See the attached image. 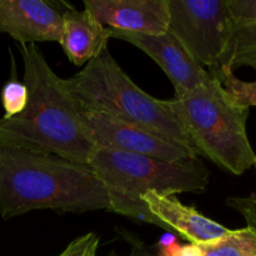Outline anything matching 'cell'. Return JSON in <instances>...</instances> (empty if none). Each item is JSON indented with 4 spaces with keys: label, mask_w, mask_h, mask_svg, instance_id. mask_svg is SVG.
Returning <instances> with one entry per match:
<instances>
[{
    "label": "cell",
    "mask_w": 256,
    "mask_h": 256,
    "mask_svg": "<svg viewBox=\"0 0 256 256\" xmlns=\"http://www.w3.org/2000/svg\"><path fill=\"white\" fill-rule=\"evenodd\" d=\"M28 102L16 116L0 119V144L89 164L98 146L80 122L64 79L34 44H19Z\"/></svg>",
    "instance_id": "cell-1"
},
{
    "label": "cell",
    "mask_w": 256,
    "mask_h": 256,
    "mask_svg": "<svg viewBox=\"0 0 256 256\" xmlns=\"http://www.w3.org/2000/svg\"><path fill=\"white\" fill-rule=\"evenodd\" d=\"M32 210L110 212V202L89 165L0 144V216L8 220Z\"/></svg>",
    "instance_id": "cell-2"
},
{
    "label": "cell",
    "mask_w": 256,
    "mask_h": 256,
    "mask_svg": "<svg viewBox=\"0 0 256 256\" xmlns=\"http://www.w3.org/2000/svg\"><path fill=\"white\" fill-rule=\"evenodd\" d=\"M88 165L106 189L110 212L160 228L162 222L150 214L142 195L150 192L170 196L202 192L209 185V172L199 158L168 162L99 148Z\"/></svg>",
    "instance_id": "cell-3"
},
{
    "label": "cell",
    "mask_w": 256,
    "mask_h": 256,
    "mask_svg": "<svg viewBox=\"0 0 256 256\" xmlns=\"http://www.w3.org/2000/svg\"><path fill=\"white\" fill-rule=\"evenodd\" d=\"M64 84L78 109L102 112L132 122L196 152L169 102L156 99L140 89L108 49L79 72L64 79Z\"/></svg>",
    "instance_id": "cell-4"
},
{
    "label": "cell",
    "mask_w": 256,
    "mask_h": 256,
    "mask_svg": "<svg viewBox=\"0 0 256 256\" xmlns=\"http://www.w3.org/2000/svg\"><path fill=\"white\" fill-rule=\"evenodd\" d=\"M199 155L234 175L254 165L246 132L250 108L242 105L212 75L206 84L168 100Z\"/></svg>",
    "instance_id": "cell-5"
},
{
    "label": "cell",
    "mask_w": 256,
    "mask_h": 256,
    "mask_svg": "<svg viewBox=\"0 0 256 256\" xmlns=\"http://www.w3.org/2000/svg\"><path fill=\"white\" fill-rule=\"evenodd\" d=\"M168 32L202 66H219L232 24L226 0H168Z\"/></svg>",
    "instance_id": "cell-6"
},
{
    "label": "cell",
    "mask_w": 256,
    "mask_h": 256,
    "mask_svg": "<svg viewBox=\"0 0 256 256\" xmlns=\"http://www.w3.org/2000/svg\"><path fill=\"white\" fill-rule=\"evenodd\" d=\"M78 112L80 122L98 149L106 148L168 162H182L199 158L192 150L132 122L102 112L80 109Z\"/></svg>",
    "instance_id": "cell-7"
},
{
    "label": "cell",
    "mask_w": 256,
    "mask_h": 256,
    "mask_svg": "<svg viewBox=\"0 0 256 256\" xmlns=\"http://www.w3.org/2000/svg\"><path fill=\"white\" fill-rule=\"evenodd\" d=\"M110 34L112 38L124 40L149 55L172 82L175 96L186 94L212 79L210 72L188 52L172 32L150 35L110 29Z\"/></svg>",
    "instance_id": "cell-8"
},
{
    "label": "cell",
    "mask_w": 256,
    "mask_h": 256,
    "mask_svg": "<svg viewBox=\"0 0 256 256\" xmlns=\"http://www.w3.org/2000/svg\"><path fill=\"white\" fill-rule=\"evenodd\" d=\"M0 32L19 44L60 42L62 14L44 0H0Z\"/></svg>",
    "instance_id": "cell-9"
},
{
    "label": "cell",
    "mask_w": 256,
    "mask_h": 256,
    "mask_svg": "<svg viewBox=\"0 0 256 256\" xmlns=\"http://www.w3.org/2000/svg\"><path fill=\"white\" fill-rule=\"evenodd\" d=\"M84 6L109 29L150 35L169 29L168 0H84Z\"/></svg>",
    "instance_id": "cell-10"
},
{
    "label": "cell",
    "mask_w": 256,
    "mask_h": 256,
    "mask_svg": "<svg viewBox=\"0 0 256 256\" xmlns=\"http://www.w3.org/2000/svg\"><path fill=\"white\" fill-rule=\"evenodd\" d=\"M142 200L150 214L162 222V229L170 234H179L190 244H208L230 230L200 214L195 208L182 204L175 196L150 192L142 195Z\"/></svg>",
    "instance_id": "cell-11"
},
{
    "label": "cell",
    "mask_w": 256,
    "mask_h": 256,
    "mask_svg": "<svg viewBox=\"0 0 256 256\" xmlns=\"http://www.w3.org/2000/svg\"><path fill=\"white\" fill-rule=\"evenodd\" d=\"M109 28L94 19L88 10L68 9L62 12L60 45L68 59L76 66L88 64L108 49Z\"/></svg>",
    "instance_id": "cell-12"
},
{
    "label": "cell",
    "mask_w": 256,
    "mask_h": 256,
    "mask_svg": "<svg viewBox=\"0 0 256 256\" xmlns=\"http://www.w3.org/2000/svg\"><path fill=\"white\" fill-rule=\"evenodd\" d=\"M219 66L234 69L250 66L256 70V22L232 24L229 40Z\"/></svg>",
    "instance_id": "cell-13"
},
{
    "label": "cell",
    "mask_w": 256,
    "mask_h": 256,
    "mask_svg": "<svg viewBox=\"0 0 256 256\" xmlns=\"http://www.w3.org/2000/svg\"><path fill=\"white\" fill-rule=\"evenodd\" d=\"M198 246L202 256H256V232L249 226L229 230L224 236Z\"/></svg>",
    "instance_id": "cell-14"
},
{
    "label": "cell",
    "mask_w": 256,
    "mask_h": 256,
    "mask_svg": "<svg viewBox=\"0 0 256 256\" xmlns=\"http://www.w3.org/2000/svg\"><path fill=\"white\" fill-rule=\"evenodd\" d=\"M210 74L214 75L222 82L225 90L232 95L238 102L248 108H256V80L244 82L226 66H218L212 69Z\"/></svg>",
    "instance_id": "cell-15"
},
{
    "label": "cell",
    "mask_w": 256,
    "mask_h": 256,
    "mask_svg": "<svg viewBox=\"0 0 256 256\" xmlns=\"http://www.w3.org/2000/svg\"><path fill=\"white\" fill-rule=\"evenodd\" d=\"M28 102V90L24 82L10 80L2 90V104L5 110V119L16 116L25 109Z\"/></svg>",
    "instance_id": "cell-16"
},
{
    "label": "cell",
    "mask_w": 256,
    "mask_h": 256,
    "mask_svg": "<svg viewBox=\"0 0 256 256\" xmlns=\"http://www.w3.org/2000/svg\"><path fill=\"white\" fill-rule=\"evenodd\" d=\"M226 205L239 212L246 222V225L256 232V192L248 196H230L226 199Z\"/></svg>",
    "instance_id": "cell-17"
},
{
    "label": "cell",
    "mask_w": 256,
    "mask_h": 256,
    "mask_svg": "<svg viewBox=\"0 0 256 256\" xmlns=\"http://www.w3.org/2000/svg\"><path fill=\"white\" fill-rule=\"evenodd\" d=\"M226 4L234 24L256 22V0H226Z\"/></svg>",
    "instance_id": "cell-18"
},
{
    "label": "cell",
    "mask_w": 256,
    "mask_h": 256,
    "mask_svg": "<svg viewBox=\"0 0 256 256\" xmlns=\"http://www.w3.org/2000/svg\"><path fill=\"white\" fill-rule=\"evenodd\" d=\"M94 246H99V238L94 232H89L72 240L58 256H85Z\"/></svg>",
    "instance_id": "cell-19"
},
{
    "label": "cell",
    "mask_w": 256,
    "mask_h": 256,
    "mask_svg": "<svg viewBox=\"0 0 256 256\" xmlns=\"http://www.w3.org/2000/svg\"><path fill=\"white\" fill-rule=\"evenodd\" d=\"M159 255L158 256H179L182 246L178 244L175 235L168 232L159 242Z\"/></svg>",
    "instance_id": "cell-20"
},
{
    "label": "cell",
    "mask_w": 256,
    "mask_h": 256,
    "mask_svg": "<svg viewBox=\"0 0 256 256\" xmlns=\"http://www.w3.org/2000/svg\"><path fill=\"white\" fill-rule=\"evenodd\" d=\"M129 242L132 244V252L126 256H154L152 254H150V252L142 246V242H138L136 239H132V238H129Z\"/></svg>",
    "instance_id": "cell-21"
},
{
    "label": "cell",
    "mask_w": 256,
    "mask_h": 256,
    "mask_svg": "<svg viewBox=\"0 0 256 256\" xmlns=\"http://www.w3.org/2000/svg\"><path fill=\"white\" fill-rule=\"evenodd\" d=\"M179 256H202V252H200V248L198 245L189 244L182 246Z\"/></svg>",
    "instance_id": "cell-22"
},
{
    "label": "cell",
    "mask_w": 256,
    "mask_h": 256,
    "mask_svg": "<svg viewBox=\"0 0 256 256\" xmlns=\"http://www.w3.org/2000/svg\"><path fill=\"white\" fill-rule=\"evenodd\" d=\"M98 248L99 246H94L92 249H90L89 252L85 256H98Z\"/></svg>",
    "instance_id": "cell-23"
},
{
    "label": "cell",
    "mask_w": 256,
    "mask_h": 256,
    "mask_svg": "<svg viewBox=\"0 0 256 256\" xmlns=\"http://www.w3.org/2000/svg\"><path fill=\"white\" fill-rule=\"evenodd\" d=\"M254 166H255V169H256V158H255V162H254Z\"/></svg>",
    "instance_id": "cell-24"
}]
</instances>
